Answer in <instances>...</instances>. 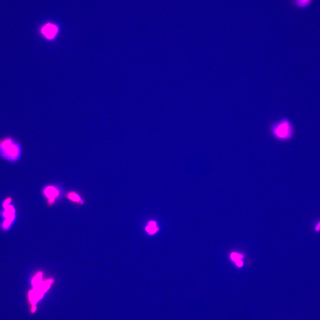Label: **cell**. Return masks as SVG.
I'll return each instance as SVG.
<instances>
[{
	"label": "cell",
	"mask_w": 320,
	"mask_h": 320,
	"mask_svg": "<svg viewBox=\"0 0 320 320\" xmlns=\"http://www.w3.org/2000/svg\"><path fill=\"white\" fill-rule=\"evenodd\" d=\"M61 188L56 185H48L43 188V194L48 199V202L51 204L55 202L61 193Z\"/></svg>",
	"instance_id": "4"
},
{
	"label": "cell",
	"mask_w": 320,
	"mask_h": 320,
	"mask_svg": "<svg viewBox=\"0 0 320 320\" xmlns=\"http://www.w3.org/2000/svg\"><path fill=\"white\" fill-rule=\"evenodd\" d=\"M21 154V148L17 143L10 139L0 142V154L8 160H17Z\"/></svg>",
	"instance_id": "2"
},
{
	"label": "cell",
	"mask_w": 320,
	"mask_h": 320,
	"mask_svg": "<svg viewBox=\"0 0 320 320\" xmlns=\"http://www.w3.org/2000/svg\"><path fill=\"white\" fill-rule=\"evenodd\" d=\"M146 230L150 235L155 234L157 231V224L154 221H151L146 228Z\"/></svg>",
	"instance_id": "7"
},
{
	"label": "cell",
	"mask_w": 320,
	"mask_h": 320,
	"mask_svg": "<svg viewBox=\"0 0 320 320\" xmlns=\"http://www.w3.org/2000/svg\"><path fill=\"white\" fill-rule=\"evenodd\" d=\"M271 135L279 142H287L292 138L294 134L293 125L286 118L273 122L270 127Z\"/></svg>",
	"instance_id": "1"
},
{
	"label": "cell",
	"mask_w": 320,
	"mask_h": 320,
	"mask_svg": "<svg viewBox=\"0 0 320 320\" xmlns=\"http://www.w3.org/2000/svg\"><path fill=\"white\" fill-rule=\"evenodd\" d=\"M53 282V280H50L46 282H42L39 285L35 287L34 290L31 291L29 297L31 302L33 304H35L38 300L42 297L44 293L49 289Z\"/></svg>",
	"instance_id": "3"
},
{
	"label": "cell",
	"mask_w": 320,
	"mask_h": 320,
	"mask_svg": "<svg viewBox=\"0 0 320 320\" xmlns=\"http://www.w3.org/2000/svg\"><path fill=\"white\" fill-rule=\"evenodd\" d=\"M320 230V222L318 224V225H317V226H316V228H315V230L317 231H319Z\"/></svg>",
	"instance_id": "10"
},
{
	"label": "cell",
	"mask_w": 320,
	"mask_h": 320,
	"mask_svg": "<svg viewBox=\"0 0 320 320\" xmlns=\"http://www.w3.org/2000/svg\"><path fill=\"white\" fill-rule=\"evenodd\" d=\"M67 197L69 200H71L72 201L77 202V203L80 202L82 203L81 198L79 194L77 193L76 192H73V191L69 192V193L67 194Z\"/></svg>",
	"instance_id": "6"
},
{
	"label": "cell",
	"mask_w": 320,
	"mask_h": 320,
	"mask_svg": "<svg viewBox=\"0 0 320 320\" xmlns=\"http://www.w3.org/2000/svg\"><path fill=\"white\" fill-rule=\"evenodd\" d=\"M231 257V259L237 263L238 261H241V259L242 258V256L238 254V253H232Z\"/></svg>",
	"instance_id": "9"
},
{
	"label": "cell",
	"mask_w": 320,
	"mask_h": 320,
	"mask_svg": "<svg viewBox=\"0 0 320 320\" xmlns=\"http://www.w3.org/2000/svg\"><path fill=\"white\" fill-rule=\"evenodd\" d=\"M58 28L54 24H49L43 27L42 32L45 37L49 39H52L57 34Z\"/></svg>",
	"instance_id": "5"
},
{
	"label": "cell",
	"mask_w": 320,
	"mask_h": 320,
	"mask_svg": "<svg viewBox=\"0 0 320 320\" xmlns=\"http://www.w3.org/2000/svg\"><path fill=\"white\" fill-rule=\"evenodd\" d=\"M312 0H295V5L299 8L306 7L311 3Z\"/></svg>",
	"instance_id": "8"
}]
</instances>
